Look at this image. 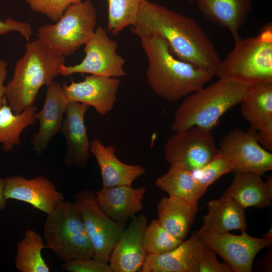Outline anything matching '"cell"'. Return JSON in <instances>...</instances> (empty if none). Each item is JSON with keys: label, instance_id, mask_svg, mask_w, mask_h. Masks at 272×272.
Masks as SVG:
<instances>
[{"label": "cell", "instance_id": "obj_33", "mask_svg": "<svg viewBox=\"0 0 272 272\" xmlns=\"http://www.w3.org/2000/svg\"><path fill=\"white\" fill-rule=\"evenodd\" d=\"M216 252L203 243L197 256L198 272H233L226 262H220Z\"/></svg>", "mask_w": 272, "mask_h": 272}, {"label": "cell", "instance_id": "obj_30", "mask_svg": "<svg viewBox=\"0 0 272 272\" xmlns=\"http://www.w3.org/2000/svg\"><path fill=\"white\" fill-rule=\"evenodd\" d=\"M183 240L169 234L157 220H154L148 224L143 235L144 246L148 255L167 252L177 246Z\"/></svg>", "mask_w": 272, "mask_h": 272}, {"label": "cell", "instance_id": "obj_40", "mask_svg": "<svg viewBox=\"0 0 272 272\" xmlns=\"http://www.w3.org/2000/svg\"><path fill=\"white\" fill-rule=\"evenodd\" d=\"M189 3H193L194 2V0H188Z\"/></svg>", "mask_w": 272, "mask_h": 272}, {"label": "cell", "instance_id": "obj_21", "mask_svg": "<svg viewBox=\"0 0 272 272\" xmlns=\"http://www.w3.org/2000/svg\"><path fill=\"white\" fill-rule=\"evenodd\" d=\"M253 0H194L202 15L227 28L234 43L241 37L240 29L251 12Z\"/></svg>", "mask_w": 272, "mask_h": 272}, {"label": "cell", "instance_id": "obj_39", "mask_svg": "<svg viewBox=\"0 0 272 272\" xmlns=\"http://www.w3.org/2000/svg\"><path fill=\"white\" fill-rule=\"evenodd\" d=\"M263 237L272 238L271 228H270V229L265 235H263Z\"/></svg>", "mask_w": 272, "mask_h": 272}, {"label": "cell", "instance_id": "obj_17", "mask_svg": "<svg viewBox=\"0 0 272 272\" xmlns=\"http://www.w3.org/2000/svg\"><path fill=\"white\" fill-rule=\"evenodd\" d=\"M69 103L62 85L58 82L53 81L47 86L43 106L36 114L40 123L39 128L31 139L33 150L37 154L43 153L52 138L61 131Z\"/></svg>", "mask_w": 272, "mask_h": 272}, {"label": "cell", "instance_id": "obj_12", "mask_svg": "<svg viewBox=\"0 0 272 272\" xmlns=\"http://www.w3.org/2000/svg\"><path fill=\"white\" fill-rule=\"evenodd\" d=\"M196 232L203 243L222 257L234 272H251L257 254L272 244V238H256L246 231L240 235L228 232Z\"/></svg>", "mask_w": 272, "mask_h": 272}, {"label": "cell", "instance_id": "obj_11", "mask_svg": "<svg viewBox=\"0 0 272 272\" xmlns=\"http://www.w3.org/2000/svg\"><path fill=\"white\" fill-rule=\"evenodd\" d=\"M217 153L232 164L236 174L251 172L262 176L272 169V154L258 143L251 128L230 130L221 140Z\"/></svg>", "mask_w": 272, "mask_h": 272}, {"label": "cell", "instance_id": "obj_16", "mask_svg": "<svg viewBox=\"0 0 272 272\" xmlns=\"http://www.w3.org/2000/svg\"><path fill=\"white\" fill-rule=\"evenodd\" d=\"M90 106L82 103H69L64 113L61 131L66 142L64 159L69 168L84 169L90 158V141L85 123V115Z\"/></svg>", "mask_w": 272, "mask_h": 272}, {"label": "cell", "instance_id": "obj_38", "mask_svg": "<svg viewBox=\"0 0 272 272\" xmlns=\"http://www.w3.org/2000/svg\"><path fill=\"white\" fill-rule=\"evenodd\" d=\"M5 186L4 178H0V211L6 208L9 200L5 196Z\"/></svg>", "mask_w": 272, "mask_h": 272}, {"label": "cell", "instance_id": "obj_15", "mask_svg": "<svg viewBox=\"0 0 272 272\" xmlns=\"http://www.w3.org/2000/svg\"><path fill=\"white\" fill-rule=\"evenodd\" d=\"M148 224L145 215L131 219L111 252L108 263L112 272L141 271L148 255L143 243V235Z\"/></svg>", "mask_w": 272, "mask_h": 272}, {"label": "cell", "instance_id": "obj_9", "mask_svg": "<svg viewBox=\"0 0 272 272\" xmlns=\"http://www.w3.org/2000/svg\"><path fill=\"white\" fill-rule=\"evenodd\" d=\"M84 45L85 56L82 61L73 66L63 64L59 75L66 77L76 73H86L117 78L125 75V60L117 52V42L108 36L102 26L95 29L94 35Z\"/></svg>", "mask_w": 272, "mask_h": 272}, {"label": "cell", "instance_id": "obj_18", "mask_svg": "<svg viewBox=\"0 0 272 272\" xmlns=\"http://www.w3.org/2000/svg\"><path fill=\"white\" fill-rule=\"evenodd\" d=\"M146 190L144 187L129 185L102 187L95 195L102 211L111 219L123 224L142 210Z\"/></svg>", "mask_w": 272, "mask_h": 272}, {"label": "cell", "instance_id": "obj_4", "mask_svg": "<svg viewBox=\"0 0 272 272\" xmlns=\"http://www.w3.org/2000/svg\"><path fill=\"white\" fill-rule=\"evenodd\" d=\"M65 56L49 54L37 40L27 42L25 52L15 65L13 77L6 86V97L16 114L34 105L37 94L59 75Z\"/></svg>", "mask_w": 272, "mask_h": 272}, {"label": "cell", "instance_id": "obj_23", "mask_svg": "<svg viewBox=\"0 0 272 272\" xmlns=\"http://www.w3.org/2000/svg\"><path fill=\"white\" fill-rule=\"evenodd\" d=\"M208 212L203 217L200 232L224 233L233 230L246 231L247 226L244 210L229 195L224 194L220 198L208 203Z\"/></svg>", "mask_w": 272, "mask_h": 272}, {"label": "cell", "instance_id": "obj_35", "mask_svg": "<svg viewBox=\"0 0 272 272\" xmlns=\"http://www.w3.org/2000/svg\"><path fill=\"white\" fill-rule=\"evenodd\" d=\"M12 31L19 32L27 42L30 41L32 34L30 24L11 18H7L4 21L0 20V35Z\"/></svg>", "mask_w": 272, "mask_h": 272}, {"label": "cell", "instance_id": "obj_13", "mask_svg": "<svg viewBox=\"0 0 272 272\" xmlns=\"http://www.w3.org/2000/svg\"><path fill=\"white\" fill-rule=\"evenodd\" d=\"M5 196L25 202L47 215L64 201L63 194L47 178L38 176L27 179L15 175L4 178Z\"/></svg>", "mask_w": 272, "mask_h": 272}, {"label": "cell", "instance_id": "obj_32", "mask_svg": "<svg viewBox=\"0 0 272 272\" xmlns=\"http://www.w3.org/2000/svg\"><path fill=\"white\" fill-rule=\"evenodd\" d=\"M82 0H25L33 11L57 22L71 5Z\"/></svg>", "mask_w": 272, "mask_h": 272}, {"label": "cell", "instance_id": "obj_20", "mask_svg": "<svg viewBox=\"0 0 272 272\" xmlns=\"http://www.w3.org/2000/svg\"><path fill=\"white\" fill-rule=\"evenodd\" d=\"M116 151L114 146H105L99 139L90 141V152L99 167L103 187L132 185L137 178L146 173L143 166L127 164L119 160L115 155Z\"/></svg>", "mask_w": 272, "mask_h": 272}, {"label": "cell", "instance_id": "obj_28", "mask_svg": "<svg viewBox=\"0 0 272 272\" xmlns=\"http://www.w3.org/2000/svg\"><path fill=\"white\" fill-rule=\"evenodd\" d=\"M45 248L41 235L32 229L25 231L17 245L15 266L20 272H49L50 268L42 255Z\"/></svg>", "mask_w": 272, "mask_h": 272}, {"label": "cell", "instance_id": "obj_24", "mask_svg": "<svg viewBox=\"0 0 272 272\" xmlns=\"http://www.w3.org/2000/svg\"><path fill=\"white\" fill-rule=\"evenodd\" d=\"M157 221L173 236L184 240L187 236L198 211V203L169 196L157 205Z\"/></svg>", "mask_w": 272, "mask_h": 272}, {"label": "cell", "instance_id": "obj_7", "mask_svg": "<svg viewBox=\"0 0 272 272\" xmlns=\"http://www.w3.org/2000/svg\"><path fill=\"white\" fill-rule=\"evenodd\" d=\"M43 237L45 248L63 262L93 258L82 216L74 201H63L47 215Z\"/></svg>", "mask_w": 272, "mask_h": 272}, {"label": "cell", "instance_id": "obj_2", "mask_svg": "<svg viewBox=\"0 0 272 272\" xmlns=\"http://www.w3.org/2000/svg\"><path fill=\"white\" fill-rule=\"evenodd\" d=\"M140 39L148 60L146 73L148 83L153 92L165 100L175 103L204 87L214 77L176 57L167 41L159 35Z\"/></svg>", "mask_w": 272, "mask_h": 272}, {"label": "cell", "instance_id": "obj_22", "mask_svg": "<svg viewBox=\"0 0 272 272\" xmlns=\"http://www.w3.org/2000/svg\"><path fill=\"white\" fill-rule=\"evenodd\" d=\"M261 175L248 172L236 173L225 194L232 198L243 209L254 207L259 209L271 205L272 178L269 176L266 182Z\"/></svg>", "mask_w": 272, "mask_h": 272}, {"label": "cell", "instance_id": "obj_29", "mask_svg": "<svg viewBox=\"0 0 272 272\" xmlns=\"http://www.w3.org/2000/svg\"><path fill=\"white\" fill-rule=\"evenodd\" d=\"M144 0H108V30L116 35L136 22Z\"/></svg>", "mask_w": 272, "mask_h": 272}, {"label": "cell", "instance_id": "obj_27", "mask_svg": "<svg viewBox=\"0 0 272 272\" xmlns=\"http://www.w3.org/2000/svg\"><path fill=\"white\" fill-rule=\"evenodd\" d=\"M37 110L33 105L16 114L7 102L0 107V144H3L4 152L11 151L15 146L19 145L23 130L35 124Z\"/></svg>", "mask_w": 272, "mask_h": 272}, {"label": "cell", "instance_id": "obj_6", "mask_svg": "<svg viewBox=\"0 0 272 272\" xmlns=\"http://www.w3.org/2000/svg\"><path fill=\"white\" fill-rule=\"evenodd\" d=\"M97 18L92 3L82 1L69 6L54 24L40 26L37 40L49 54H73L94 35Z\"/></svg>", "mask_w": 272, "mask_h": 272}, {"label": "cell", "instance_id": "obj_34", "mask_svg": "<svg viewBox=\"0 0 272 272\" xmlns=\"http://www.w3.org/2000/svg\"><path fill=\"white\" fill-rule=\"evenodd\" d=\"M61 267L68 272H112L109 263L93 258L65 262Z\"/></svg>", "mask_w": 272, "mask_h": 272}, {"label": "cell", "instance_id": "obj_19", "mask_svg": "<svg viewBox=\"0 0 272 272\" xmlns=\"http://www.w3.org/2000/svg\"><path fill=\"white\" fill-rule=\"evenodd\" d=\"M203 242L197 232L163 253L147 255L141 272H198L197 256Z\"/></svg>", "mask_w": 272, "mask_h": 272}, {"label": "cell", "instance_id": "obj_31", "mask_svg": "<svg viewBox=\"0 0 272 272\" xmlns=\"http://www.w3.org/2000/svg\"><path fill=\"white\" fill-rule=\"evenodd\" d=\"M190 171L197 183L207 189L221 176L233 171V167L228 160L217 153L206 164Z\"/></svg>", "mask_w": 272, "mask_h": 272}, {"label": "cell", "instance_id": "obj_5", "mask_svg": "<svg viewBox=\"0 0 272 272\" xmlns=\"http://www.w3.org/2000/svg\"><path fill=\"white\" fill-rule=\"evenodd\" d=\"M220 63L216 76L250 86L272 83V25L255 37L240 38Z\"/></svg>", "mask_w": 272, "mask_h": 272}, {"label": "cell", "instance_id": "obj_25", "mask_svg": "<svg viewBox=\"0 0 272 272\" xmlns=\"http://www.w3.org/2000/svg\"><path fill=\"white\" fill-rule=\"evenodd\" d=\"M155 184L169 196L193 203L207 191L197 183L190 171L174 165H170L167 172L156 180Z\"/></svg>", "mask_w": 272, "mask_h": 272}, {"label": "cell", "instance_id": "obj_10", "mask_svg": "<svg viewBox=\"0 0 272 272\" xmlns=\"http://www.w3.org/2000/svg\"><path fill=\"white\" fill-rule=\"evenodd\" d=\"M217 151L211 130L193 126L171 136L165 144L164 155L170 165L192 171L210 161Z\"/></svg>", "mask_w": 272, "mask_h": 272}, {"label": "cell", "instance_id": "obj_8", "mask_svg": "<svg viewBox=\"0 0 272 272\" xmlns=\"http://www.w3.org/2000/svg\"><path fill=\"white\" fill-rule=\"evenodd\" d=\"M74 202L82 216L92 247L93 258L108 263L112 250L124 229L123 224L111 219L102 211L95 192L91 189L76 193Z\"/></svg>", "mask_w": 272, "mask_h": 272}, {"label": "cell", "instance_id": "obj_26", "mask_svg": "<svg viewBox=\"0 0 272 272\" xmlns=\"http://www.w3.org/2000/svg\"><path fill=\"white\" fill-rule=\"evenodd\" d=\"M240 103L242 117L257 131L272 117V83L250 86Z\"/></svg>", "mask_w": 272, "mask_h": 272}, {"label": "cell", "instance_id": "obj_3", "mask_svg": "<svg viewBox=\"0 0 272 272\" xmlns=\"http://www.w3.org/2000/svg\"><path fill=\"white\" fill-rule=\"evenodd\" d=\"M249 87L235 80L220 79L187 95L175 113L171 129L177 132L198 126L212 130L224 114L241 102Z\"/></svg>", "mask_w": 272, "mask_h": 272}, {"label": "cell", "instance_id": "obj_36", "mask_svg": "<svg viewBox=\"0 0 272 272\" xmlns=\"http://www.w3.org/2000/svg\"><path fill=\"white\" fill-rule=\"evenodd\" d=\"M255 137L258 143L266 150L272 151V117L268 118L255 131Z\"/></svg>", "mask_w": 272, "mask_h": 272}, {"label": "cell", "instance_id": "obj_37", "mask_svg": "<svg viewBox=\"0 0 272 272\" xmlns=\"http://www.w3.org/2000/svg\"><path fill=\"white\" fill-rule=\"evenodd\" d=\"M7 63L0 57V107L7 103L4 82L7 75Z\"/></svg>", "mask_w": 272, "mask_h": 272}, {"label": "cell", "instance_id": "obj_1", "mask_svg": "<svg viewBox=\"0 0 272 272\" xmlns=\"http://www.w3.org/2000/svg\"><path fill=\"white\" fill-rule=\"evenodd\" d=\"M132 32L140 38L159 35L167 41L176 57L216 76L222 60L212 41L193 18L144 0Z\"/></svg>", "mask_w": 272, "mask_h": 272}, {"label": "cell", "instance_id": "obj_14", "mask_svg": "<svg viewBox=\"0 0 272 272\" xmlns=\"http://www.w3.org/2000/svg\"><path fill=\"white\" fill-rule=\"evenodd\" d=\"M120 85L117 78L91 75L82 82L72 80L69 85L64 82L62 87L70 103L86 104L104 116L113 109Z\"/></svg>", "mask_w": 272, "mask_h": 272}]
</instances>
